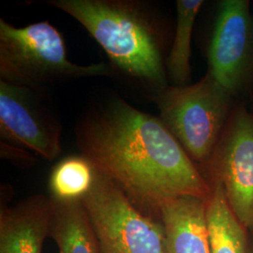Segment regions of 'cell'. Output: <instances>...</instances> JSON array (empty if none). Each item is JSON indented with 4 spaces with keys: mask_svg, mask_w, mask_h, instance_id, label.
Instances as JSON below:
<instances>
[{
    "mask_svg": "<svg viewBox=\"0 0 253 253\" xmlns=\"http://www.w3.org/2000/svg\"><path fill=\"white\" fill-rule=\"evenodd\" d=\"M82 155L134 204L159 211L168 200L208 201L212 188L161 118L116 100L76 129Z\"/></svg>",
    "mask_w": 253,
    "mask_h": 253,
    "instance_id": "1",
    "label": "cell"
},
{
    "mask_svg": "<svg viewBox=\"0 0 253 253\" xmlns=\"http://www.w3.org/2000/svg\"><path fill=\"white\" fill-rule=\"evenodd\" d=\"M78 21L126 76L156 89L166 87L161 38L145 6L125 0H51Z\"/></svg>",
    "mask_w": 253,
    "mask_h": 253,
    "instance_id": "2",
    "label": "cell"
},
{
    "mask_svg": "<svg viewBox=\"0 0 253 253\" xmlns=\"http://www.w3.org/2000/svg\"><path fill=\"white\" fill-rule=\"evenodd\" d=\"M109 75L110 67L103 62L70 61L63 37L49 22L16 27L0 20L1 81L34 90L55 82Z\"/></svg>",
    "mask_w": 253,
    "mask_h": 253,
    "instance_id": "3",
    "label": "cell"
},
{
    "mask_svg": "<svg viewBox=\"0 0 253 253\" xmlns=\"http://www.w3.org/2000/svg\"><path fill=\"white\" fill-rule=\"evenodd\" d=\"M231 93L208 73L190 85L166 86L156 94L161 120L190 158H211L226 124Z\"/></svg>",
    "mask_w": 253,
    "mask_h": 253,
    "instance_id": "4",
    "label": "cell"
},
{
    "mask_svg": "<svg viewBox=\"0 0 253 253\" xmlns=\"http://www.w3.org/2000/svg\"><path fill=\"white\" fill-rule=\"evenodd\" d=\"M82 204L100 253H165L163 224L144 215L116 183L98 170Z\"/></svg>",
    "mask_w": 253,
    "mask_h": 253,
    "instance_id": "5",
    "label": "cell"
},
{
    "mask_svg": "<svg viewBox=\"0 0 253 253\" xmlns=\"http://www.w3.org/2000/svg\"><path fill=\"white\" fill-rule=\"evenodd\" d=\"M215 181L243 226L253 232V117L235 112L211 156Z\"/></svg>",
    "mask_w": 253,
    "mask_h": 253,
    "instance_id": "6",
    "label": "cell"
},
{
    "mask_svg": "<svg viewBox=\"0 0 253 253\" xmlns=\"http://www.w3.org/2000/svg\"><path fill=\"white\" fill-rule=\"evenodd\" d=\"M1 141L54 161L61 153L60 127L34 90L0 80Z\"/></svg>",
    "mask_w": 253,
    "mask_h": 253,
    "instance_id": "7",
    "label": "cell"
},
{
    "mask_svg": "<svg viewBox=\"0 0 253 253\" xmlns=\"http://www.w3.org/2000/svg\"><path fill=\"white\" fill-rule=\"evenodd\" d=\"M251 51L250 2L222 1L209 47L208 72L231 94L244 79L250 65Z\"/></svg>",
    "mask_w": 253,
    "mask_h": 253,
    "instance_id": "8",
    "label": "cell"
},
{
    "mask_svg": "<svg viewBox=\"0 0 253 253\" xmlns=\"http://www.w3.org/2000/svg\"><path fill=\"white\" fill-rule=\"evenodd\" d=\"M53 200L35 195L1 208L0 253H42L50 236Z\"/></svg>",
    "mask_w": 253,
    "mask_h": 253,
    "instance_id": "9",
    "label": "cell"
},
{
    "mask_svg": "<svg viewBox=\"0 0 253 253\" xmlns=\"http://www.w3.org/2000/svg\"><path fill=\"white\" fill-rule=\"evenodd\" d=\"M159 212L165 235L164 253H211L206 200L176 197L163 203Z\"/></svg>",
    "mask_w": 253,
    "mask_h": 253,
    "instance_id": "10",
    "label": "cell"
},
{
    "mask_svg": "<svg viewBox=\"0 0 253 253\" xmlns=\"http://www.w3.org/2000/svg\"><path fill=\"white\" fill-rule=\"evenodd\" d=\"M53 200L50 236L59 253H100L96 235L82 204Z\"/></svg>",
    "mask_w": 253,
    "mask_h": 253,
    "instance_id": "11",
    "label": "cell"
},
{
    "mask_svg": "<svg viewBox=\"0 0 253 253\" xmlns=\"http://www.w3.org/2000/svg\"><path fill=\"white\" fill-rule=\"evenodd\" d=\"M207 217L211 253H248L247 229L230 208L217 181L207 201Z\"/></svg>",
    "mask_w": 253,
    "mask_h": 253,
    "instance_id": "12",
    "label": "cell"
},
{
    "mask_svg": "<svg viewBox=\"0 0 253 253\" xmlns=\"http://www.w3.org/2000/svg\"><path fill=\"white\" fill-rule=\"evenodd\" d=\"M96 175L97 169L83 155L64 159L49 177L51 198L63 203L82 201L91 190Z\"/></svg>",
    "mask_w": 253,
    "mask_h": 253,
    "instance_id": "13",
    "label": "cell"
},
{
    "mask_svg": "<svg viewBox=\"0 0 253 253\" xmlns=\"http://www.w3.org/2000/svg\"><path fill=\"white\" fill-rule=\"evenodd\" d=\"M203 4L202 0L176 1V26L166 69L172 81L178 85H183L190 78L191 37Z\"/></svg>",
    "mask_w": 253,
    "mask_h": 253,
    "instance_id": "14",
    "label": "cell"
},
{
    "mask_svg": "<svg viewBox=\"0 0 253 253\" xmlns=\"http://www.w3.org/2000/svg\"><path fill=\"white\" fill-rule=\"evenodd\" d=\"M1 157L5 160H9L18 165H32L35 163V158L27 152L26 149L15 145H9L1 141Z\"/></svg>",
    "mask_w": 253,
    "mask_h": 253,
    "instance_id": "15",
    "label": "cell"
},
{
    "mask_svg": "<svg viewBox=\"0 0 253 253\" xmlns=\"http://www.w3.org/2000/svg\"></svg>",
    "mask_w": 253,
    "mask_h": 253,
    "instance_id": "16",
    "label": "cell"
}]
</instances>
